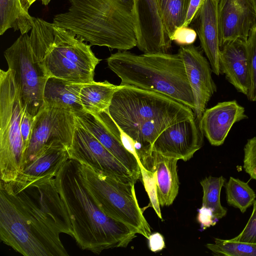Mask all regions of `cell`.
<instances>
[{
  "label": "cell",
  "instance_id": "cell-1",
  "mask_svg": "<svg viewBox=\"0 0 256 256\" xmlns=\"http://www.w3.org/2000/svg\"><path fill=\"white\" fill-rule=\"evenodd\" d=\"M74 238L55 177L0 182V239L24 256H68L60 234Z\"/></svg>",
  "mask_w": 256,
  "mask_h": 256
},
{
  "label": "cell",
  "instance_id": "cell-2",
  "mask_svg": "<svg viewBox=\"0 0 256 256\" xmlns=\"http://www.w3.org/2000/svg\"><path fill=\"white\" fill-rule=\"evenodd\" d=\"M55 180L74 238L81 249L98 254L106 250L126 248L136 237L128 226L108 217L96 205L80 178L76 160L68 159Z\"/></svg>",
  "mask_w": 256,
  "mask_h": 256
},
{
  "label": "cell",
  "instance_id": "cell-3",
  "mask_svg": "<svg viewBox=\"0 0 256 256\" xmlns=\"http://www.w3.org/2000/svg\"><path fill=\"white\" fill-rule=\"evenodd\" d=\"M70 6L52 23L90 45L128 50L136 46L132 12L118 0H68Z\"/></svg>",
  "mask_w": 256,
  "mask_h": 256
},
{
  "label": "cell",
  "instance_id": "cell-4",
  "mask_svg": "<svg viewBox=\"0 0 256 256\" xmlns=\"http://www.w3.org/2000/svg\"><path fill=\"white\" fill-rule=\"evenodd\" d=\"M108 68L130 85L165 95L194 111V100L184 64L178 52L136 54L118 50L106 60Z\"/></svg>",
  "mask_w": 256,
  "mask_h": 256
},
{
  "label": "cell",
  "instance_id": "cell-5",
  "mask_svg": "<svg viewBox=\"0 0 256 256\" xmlns=\"http://www.w3.org/2000/svg\"><path fill=\"white\" fill-rule=\"evenodd\" d=\"M38 45L44 58L40 64L48 78L77 84L93 82L97 58L82 38L70 30L42 20Z\"/></svg>",
  "mask_w": 256,
  "mask_h": 256
},
{
  "label": "cell",
  "instance_id": "cell-6",
  "mask_svg": "<svg viewBox=\"0 0 256 256\" xmlns=\"http://www.w3.org/2000/svg\"><path fill=\"white\" fill-rule=\"evenodd\" d=\"M76 164L80 178L99 208L148 240L151 230L139 206L135 184L121 182L88 164Z\"/></svg>",
  "mask_w": 256,
  "mask_h": 256
},
{
  "label": "cell",
  "instance_id": "cell-7",
  "mask_svg": "<svg viewBox=\"0 0 256 256\" xmlns=\"http://www.w3.org/2000/svg\"><path fill=\"white\" fill-rule=\"evenodd\" d=\"M108 112L124 132L150 120L180 122L195 117L190 108L165 95L130 85H119Z\"/></svg>",
  "mask_w": 256,
  "mask_h": 256
},
{
  "label": "cell",
  "instance_id": "cell-8",
  "mask_svg": "<svg viewBox=\"0 0 256 256\" xmlns=\"http://www.w3.org/2000/svg\"><path fill=\"white\" fill-rule=\"evenodd\" d=\"M24 108L12 72L0 70V180L16 178L24 162V148L20 132Z\"/></svg>",
  "mask_w": 256,
  "mask_h": 256
},
{
  "label": "cell",
  "instance_id": "cell-9",
  "mask_svg": "<svg viewBox=\"0 0 256 256\" xmlns=\"http://www.w3.org/2000/svg\"><path fill=\"white\" fill-rule=\"evenodd\" d=\"M8 69L12 72L22 106L35 116L42 107L44 91L48 78L40 63L34 60L30 36L21 34L4 52Z\"/></svg>",
  "mask_w": 256,
  "mask_h": 256
},
{
  "label": "cell",
  "instance_id": "cell-10",
  "mask_svg": "<svg viewBox=\"0 0 256 256\" xmlns=\"http://www.w3.org/2000/svg\"><path fill=\"white\" fill-rule=\"evenodd\" d=\"M76 124V117L72 111L42 106L34 116L22 166L46 147L55 142H60L68 149Z\"/></svg>",
  "mask_w": 256,
  "mask_h": 256
},
{
  "label": "cell",
  "instance_id": "cell-11",
  "mask_svg": "<svg viewBox=\"0 0 256 256\" xmlns=\"http://www.w3.org/2000/svg\"><path fill=\"white\" fill-rule=\"evenodd\" d=\"M68 150L70 159L88 164L121 182L136 184L138 180L90 132L78 123Z\"/></svg>",
  "mask_w": 256,
  "mask_h": 256
},
{
  "label": "cell",
  "instance_id": "cell-12",
  "mask_svg": "<svg viewBox=\"0 0 256 256\" xmlns=\"http://www.w3.org/2000/svg\"><path fill=\"white\" fill-rule=\"evenodd\" d=\"M74 114L79 125L90 132L138 180L140 178L138 160L123 145L120 129L108 110L98 114L82 110Z\"/></svg>",
  "mask_w": 256,
  "mask_h": 256
},
{
  "label": "cell",
  "instance_id": "cell-13",
  "mask_svg": "<svg viewBox=\"0 0 256 256\" xmlns=\"http://www.w3.org/2000/svg\"><path fill=\"white\" fill-rule=\"evenodd\" d=\"M178 52L183 60L194 100V112L198 122L209 100L216 92L210 64L202 50L194 44L181 46Z\"/></svg>",
  "mask_w": 256,
  "mask_h": 256
},
{
  "label": "cell",
  "instance_id": "cell-14",
  "mask_svg": "<svg viewBox=\"0 0 256 256\" xmlns=\"http://www.w3.org/2000/svg\"><path fill=\"white\" fill-rule=\"evenodd\" d=\"M132 16L136 46L144 54L168 53L172 41L166 34L156 0H134Z\"/></svg>",
  "mask_w": 256,
  "mask_h": 256
},
{
  "label": "cell",
  "instance_id": "cell-15",
  "mask_svg": "<svg viewBox=\"0 0 256 256\" xmlns=\"http://www.w3.org/2000/svg\"><path fill=\"white\" fill-rule=\"evenodd\" d=\"M203 142L204 135L194 117L165 129L154 141L152 150L164 156L186 162L202 147Z\"/></svg>",
  "mask_w": 256,
  "mask_h": 256
},
{
  "label": "cell",
  "instance_id": "cell-16",
  "mask_svg": "<svg viewBox=\"0 0 256 256\" xmlns=\"http://www.w3.org/2000/svg\"><path fill=\"white\" fill-rule=\"evenodd\" d=\"M218 20L220 48L236 39L246 40L256 24L252 0H219Z\"/></svg>",
  "mask_w": 256,
  "mask_h": 256
},
{
  "label": "cell",
  "instance_id": "cell-17",
  "mask_svg": "<svg viewBox=\"0 0 256 256\" xmlns=\"http://www.w3.org/2000/svg\"><path fill=\"white\" fill-rule=\"evenodd\" d=\"M248 118L236 100L222 102L206 109L198 122L203 135L214 146L222 144L234 124Z\"/></svg>",
  "mask_w": 256,
  "mask_h": 256
},
{
  "label": "cell",
  "instance_id": "cell-18",
  "mask_svg": "<svg viewBox=\"0 0 256 256\" xmlns=\"http://www.w3.org/2000/svg\"><path fill=\"white\" fill-rule=\"evenodd\" d=\"M139 164L154 173L156 180L158 202L162 206L172 205L179 190L177 159L164 156L150 150L138 154Z\"/></svg>",
  "mask_w": 256,
  "mask_h": 256
},
{
  "label": "cell",
  "instance_id": "cell-19",
  "mask_svg": "<svg viewBox=\"0 0 256 256\" xmlns=\"http://www.w3.org/2000/svg\"><path fill=\"white\" fill-rule=\"evenodd\" d=\"M219 62L220 74L237 91L246 96L250 78L246 40L236 39L222 46Z\"/></svg>",
  "mask_w": 256,
  "mask_h": 256
},
{
  "label": "cell",
  "instance_id": "cell-20",
  "mask_svg": "<svg viewBox=\"0 0 256 256\" xmlns=\"http://www.w3.org/2000/svg\"><path fill=\"white\" fill-rule=\"evenodd\" d=\"M219 0H206L193 22L202 50L216 76L220 70V44L218 20Z\"/></svg>",
  "mask_w": 256,
  "mask_h": 256
},
{
  "label": "cell",
  "instance_id": "cell-21",
  "mask_svg": "<svg viewBox=\"0 0 256 256\" xmlns=\"http://www.w3.org/2000/svg\"><path fill=\"white\" fill-rule=\"evenodd\" d=\"M68 148L60 142L46 147L30 161L24 164L16 178L31 180L43 177L54 178L69 159Z\"/></svg>",
  "mask_w": 256,
  "mask_h": 256
},
{
  "label": "cell",
  "instance_id": "cell-22",
  "mask_svg": "<svg viewBox=\"0 0 256 256\" xmlns=\"http://www.w3.org/2000/svg\"><path fill=\"white\" fill-rule=\"evenodd\" d=\"M86 84L48 78L44 88L42 106L65 109L74 113L84 110L80 93Z\"/></svg>",
  "mask_w": 256,
  "mask_h": 256
},
{
  "label": "cell",
  "instance_id": "cell-23",
  "mask_svg": "<svg viewBox=\"0 0 256 256\" xmlns=\"http://www.w3.org/2000/svg\"><path fill=\"white\" fill-rule=\"evenodd\" d=\"M119 85L114 84L108 80L86 84L82 88L80 100L84 110L98 114L108 110L114 94Z\"/></svg>",
  "mask_w": 256,
  "mask_h": 256
},
{
  "label": "cell",
  "instance_id": "cell-24",
  "mask_svg": "<svg viewBox=\"0 0 256 256\" xmlns=\"http://www.w3.org/2000/svg\"><path fill=\"white\" fill-rule=\"evenodd\" d=\"M34 18L24 8L21 0H0V34L8 30L28 33L34 24Z\"/></svg>",
  "mask_w": 256,
  "mask_h": 256
},
{
  "label": "cell",
  "instance_id": "cell-25",
  "mask_svg": "<svg viewBox=\"0 0 256 256\" xmlns=\"http://www.w3.org/2000/svg\"><path fill=\"white\" fill-rule=\"evenodd\" d=\"M156 0L164 29L170 40L175 30L184 23L190 0Z\"/></svg>",
  "mask_w": 256,
  "mask_h": 256
},
{
  "label": "cell",
  "instance_id": "cell-26",
  "mask_svg": "<svg viewBox=\"0 0 256 256\" xmlns=\"http://www.w3.org/2000/svg\"><path fill=\"white\" fill-rule=\"evenodd\" d=\"M225 180L222 176H209L200 182L203 190L202 206L210 209L218 220L225 216L227 213V209L222 205L220 199Z\"/></svg>",
  "mask_w": 256,
  "mask_h": 256
},
{
  "label": "cell",
  "instance_id": "cell-27",
  "mask_svg": "<svg viewBox=\"0 0 256 256\" xmlns=\"http://www.w3.org/2000/svg\"><path fill=\"white\" fill-rule=\"evenodd\" d=\"M224 186L228 204L238 208L242 213L246 212L256 200L254 190L247 182L238 178L230 176Z\"/></svg>",
  "mask_w": 256,
  "mask_h": 256
},
{
  "label": "cell",
  "instance_id": "cell-28",
  "mask_svg": "<svg viewBox=\"0 0 256 256\" xmlns=\"http://www.w3.org/2000/svg\"><path fill=\"white\" fill-rule=\"evenodd\" d=\"M206 248L218 256H256V244L216 238Z\"/></svg>",
  "mask_w": 256,
  "mask_h": 256
},
{
  "label": "cell",
  "instance_id": "cell-29",
  "mask_svg": "<svg viewBox=\"0 0 256 256\" xmlns=\"http://www.w3.org/2000/svg\"><path fill=\"white\" fill-rule=\"evenodd\" d=\"M250 64V84L246 95L251 102L256 101V24L250 30L246 40Z\"/></svg>",
  "mask_w": 256,
  "mask_h": 256
},
{
  "label": "cell",
  "instance_id": "cell-30",
  "mask_svg": "<svg viewBox=\"0 0 256 256\" xmlns=\"http://www.w3.org/2000/svg\"><path fill=\"white\" fill-rule=\"evenodd\" d=\"M140 178H142L145 189L148 196L150 204L158 216L162 219L160 205L158 198L156 175L154 173L145 168L141 164H140Z\"/></svg>",
  "mask_w": 256,
  "mask_h": 256
},
{
  "label": "cell",
  "instance_id": "cell-31",
  "mask_svg": "<svg viewBox=\"0 0 256 256\" xmlns=\"http://www.w3.org/2000/svg\"><path fill=\"white\" fill-rule=\"evenodd\" d=\"M244 168L256 180V136L248 140L244 148Z\"/></svg>",
  "mask_w": 256,
  "mask_h": 256
},
{
  "label": "cell",
  "instance_id": "cell-32",
  "mask_svg": "<svg viewBox=\"0 0 256 256\" xmlns=\"http://www.w3.org/2000/svg\"><path fill=\"white\" fill-rule=\"evenodd\" d=\"M232 240L256 244V200L253 204L252 214L246 226L242 232Z\"/></svg>",
  "mask_w": 256,
  "mask_h": 256
},
{
  "label": "cell",
  "instance_id": "cell-33",
  "mask_svg": "<svg viewBox=\"0 0 256 256\" xmlns=\"http://www.w3.org/2000/svg\"><path fill=\"white\" fill-rule=\"evenodd\" d=\"M198 34L195 30L188 26L177 28L171 37V40L180 46L192 44L196 41Z\"/></svg>",
  "mask_w": 256,
  "mask_h": 256
},
{
  "label": "cell",
  "instance_id": "cell-34",
  "mask_svg": "<svg viewBox=\"0 0 256 256\" xmlns=\"http://www.w3.org/2000/svg\"><path fill=\"white\" fill-rule=\"evenodd\" d=\"M34 119V116L24 108L20 123V132L25 152L30 139Z\"/></svg>",
  "mask_w": 256,
  "mask_h": 256
},
{
  "label": "cell",
  "instance_id": "cell-35",
  "mask_svg": "<svg viewBox=\"0 0 256 256\" xmlns=\"http://www.w3.org/2000/svg\"><path fill=\"white\" fill-rule=\"evenodd\" d=\"M198 220L203 229L215 225L218 220L214 217L212 211L204 206H202L198 210Z\"/></svg>",
  "mask_w": 256,
  "mask_h": 256
},
{
  "label": "cell",
  "instance_id": "cell-36",
  "mask_svg": "<svg viewBox=\"0 0 256 256\" xmlns=\"http://www.w3.org/2000/svg\"><path fill=\"white\" fill-rule=\"evenodd\" d=\"M206 0H190L186 17L182 26H188L196 18Z\"/></svg>",
  "mask_w": 256,
  "mask_h": 256
},
{
  "label": "cell",
  "instance_id": "cell-37",
  "mask_svg": "<svg viewBox=\"0 0 256 256\" xmlns=\"http://www.w3.org/2000/svg\"><path fill=\"white\" fill-rule=\"evenodd\" d=\"M148 240L149 248L152 252L160 251L165 247L164 238L158 232L150 234Z\"/></svg>",
  "mask_w": 256,
  "mask_h": 256
},
{
  "label": "cell",
  "instance_id": "cell-38",
  "mask_svg": "<svg viewBox=\"0 0 256 256\" xmlns=\"http://www.w3.org/2000/svg\"><path fill=\"white\" fill-rule=\"evenodd\" d=\"M36 0H40L42 4L46 6L52 0H21L24 8L27 11H28L30 7Z\"/></svg>",
  "mask_w": 256,
  "mask_h": 256
},
{
  "label": "cell",
  "instance_id": "cell-39",
  "mask_svg": "<svg viewBox=\"0 0 256 256\" xmlns=\"http://www.w3.org/2000/svg\"><path fill=\"white\" fill-rule=\"evenodd\" d=\"M126 8L132 12L134 0H118Z\"/></svg>",
  "mask_w": 256,
  "mask_h": 256
},
{
  "label": "cell",
  "instance_id": "cell-40",
  "mask_svg": "<svg viewBox=\"0 0 256 256\" xmlns=\"http://www.w3.org/2000/svg\"><path fill=\"white\" fill-rule=\"evenodd\" d=\"M255 10L256 12V0H252Z\"/></svg>",
  "mask_w": 256,
  "mask_h": 256
}]
</instances>
